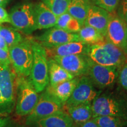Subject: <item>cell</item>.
Listing matches in <instances>:
<instances>
[{"label":"cell","mask_w":127,"mask_h":127,"mask_svg":"<svg viewBox=\"0 0 127 127\" xmlns=\"http://www.w3.org/2000/svg\"><path fill=\"white\" fill-rule=\"evenodd\" d=\"M33 62L30 78L38 93L47 88L50 82L48 59L45 49L36 40L31 39Z\"/></svg>","instance_id":"1"},{"label":"cell","mask_w":127,"mask_h":127,"mask_svg":"<svg viewBox=\"0 0 127 127\" xmlns=\"http://www.w3.org/2000/svg\"><path fill=\"white\" fill-rule=\"evenodd\" d=\"M88 55L98 64L118 69L127 60V55L121 49L106 40L90 45Z\"/></svg>","instance_id":"2"},{"label":"cell","mask_w":127,"mask_h":127,"mask_svg":"<svg viewBox=\"0 0 127 127\" xmlns=\"http://www.w3.org/2000/svg\"><path fill=\"white\" fill-rule=\"evenodd\" d=\"M93 118L97 116L109 115L127 119V103L113 93L98 95L91 103Z\"/></svg>","instance_id":"3"},{"label":"cell","mask_w":127,"mask_h":127,"mask_svg":"<svg viewBox=\"0 0 127 127\" xmlns=\"http://www.w3.org/2000/svg\"><path fill=\"white\" fill-rule=\"evenodd\" d=\"M11 64L18 77H29L33 62L31 39H23L8 48Z\"/></svg>","instance_id":"4"},{"label":"cell","mask_w":127,"mask_h":127,"mask_svg":"<svg viewBox=\"0 0 127 127\" xmlns=\"http://www.w3.org/2000/svg\"><path fill=\"white\" fill-rule=\"evenodd\" d=\"M17 91L18 93L15 112L19 116L29 115L35 107L39 95L30 78L18 77L17 79Z\"/></svg>","instance_id":"5"},{"label":"cell","mask_w":127,"mask_h":127,"mask_svg":"<svg viewBox=\"0 0 127 127\" xmlns=\"http://www.w3.org/2000/svg\"><path fill=\"white\" fill-rule=\"evenodd\" d=\"M34 5L25 3L14 7L9 14L10 23L15 30L30 34L36 30Z\"/></svg>","instance_id":"6"},{"label":"cell","mask_w":127,"mask_h":127,"mask_svg":"<svg viewBox=\"0 0 127 127\" xmlns=\"http://www.w3.org/2000/svg\"><path fill=\"white\" fill-rule=\"evenodd\" d=\"M64 105L47 91L39 96L35 107L28 115L26 124L31 125L40 119L45 118L52 114L63 110Z\"/></svg>","instance_id":"7"},{"label":"cell","mask_w":127,"mask_h":127,"mask_svg":"<svg viewBox=\"0 0 127 127\" xmlns=\"http://www.w3.org/2000/svg\"><path fill=\"white\" fill-rule=\"evenodd\" d=\"M105 40L120 48L127 55V25L117 12L111 13Z\"/></svg>","instance_id":"8"},{"label":"cell","mask_w":127,"mask_h":127,"mask_svg":"<svg viewBox=\"0 0 127 127\" xmlns=\"http://www.w3.org/2000/svg\"><path fill=\"white\" fill-rule=\"evenodd\" d=\"M100 93L96 90L90 77L87 75L82 76L79 78L77 86L64 106L66 108L84 103L92 102Z\"/></svg>","instance_id":"9"},{"label":"cell","mask_w":127,"mask_h":127,"mask_svg":"<svg viewBox=\"0 0 127 127\" xmlns=\"http://www.w3.org/2000/svg\"><path fill=\"white\" fill-rule=\"evenodd\" d=\"M118 68L104 66L91 60L88 75L96 87L101 89L110 88L118 78Z\"/></svg>","instance_id":"10"},{"label":"cell","mask_w":127,"mask_h":127,"mask_svg":"<svg viewBox=\"0 0 127 127\" xmlns=\"http://www.w3.org/2000/svg\"><path fill=\"white\" fill-rule=\"evenodd\" d=\"M74 77L87 76L91 59L88 55L74 54L52 58Z\"/></svg>","instance_id":"11"},{"label":"cell","mask_w":127,"mask_h":127,"mask_svg":"<svg viewBox=\"0 0 127 127\" xmlns=\"http://www.w3.org/2000/svg\"><path fill=\"white\" fill-rule=\"evenodd\" d=\"M17 79L10 65L0 63V92L4 107H11L15 101Z\"/></svg>","instance_id":"12"},{"label":"cell","mask_w":127,"mask_h":127,"mask_svg":"<svg viewBox=\"0 0 127 127\" xmlns=\"http://www.w3.org/2000/svg\"><path fill=\"white\" fill-rule=\"evenodd\" d=\"M35 40L44 48H52L73 41H80L77 33L68 32L54 27L35 38Z\"/></svg>","instance_id":"13"},{"label":"cell","mask_w":127,"mask_h":127,"mask_svg":"<svg viewBox=\"0 0 127 127\" xmlns=\"http://www.w3.org/2000/svg\"><path fill=\"white\" fill-rule=\"evenodd\" d=\"M90 44L81 41H73L52 48H45L47 57L52 58L54 57H63L74 54L88 55Z\"/></svg>","instance_id":"14"},{"label":"cell","mask_w":127,"mask_h":127,"mask_svg":"<svg viewBox=\"0 0 127 127\" xmlns=\"http://www.w3.org/2000/svg\"><path fill=\"white\" fill-rule=\"evenodd\" d=\"M111 13L95 5L90 7L84 25L95 28L105 37Z\"/></svg>","instance_id":"15"},{"label":"cell","mask_w":127,"mask_h":127,"mask_svg":"<svg viewBox=\"0 0 127 127\" xmlns=\"http://www.w3.org/2000/svg\"><path fill=\"white\" fill-rule=\"evenodd\" d=\"M36 30L49 29L55 26L57 17L42 2L34 5Z\"/></svg>","instance_id":"16"},{"label":"cell","mask_w":127,"mask_h":127,"mask_svg":"<svg viewBox=\"0 0 127 127\" xmlns=\"http://www.w3.org/2000/svg\"><path fill=\"white\" fill-rule=\"evenodd\" d=\"M79 78V77H76L71 80L66 81L54 86H50L48 84L46 91L53 95L64 105L70 97L74 88L77 86Z\"/></svg>","instance_id":"17"},{"label":"cell","mask_w":127,"mask_h":127,"mask_svg":"<svg viewBox=\"0 0 127 127\" xmlns=\"http://www.w3.org/2000/svg\"><path fill=\"white\" fill-rule=\"evenodd\" d=\"M32 125L39 127H72L74 123L67 112L61 110L38 120Z\"/></svg>","instance_id":"18"},{"label":"cell","mask_w":127,"mask_h":127,"mask_svg":"<svg viewBox=\"0 0 127 127\" xmlns=\"http://www.w3.org/2000/svg\"><path fill=\"white\" fill-rule=\"evenodd\" d=\"M74 124H80L93 118L91 102L84 103L65 108Z\"/></svg>","instance_id":"19"},{"label":"cell","mask_w":127,"mask_h":127,"mask_svg":"<svg viewBox=\"0 0 127 127\" xmlns=\"http://www.w3.org/2000/svg\"><path fill=\"white\" fill-rule=\"evenodd\" d=\"M48 72L50 86H54L75 77L52 58L48 60Z\"/></svg>","instance_id":"20"},{"label":"cell","mask_w":127,"mask_h":127,"mask_svg":"<svg viewBox=\"0 0 127 127\" xmlns=\"http://www.w3.org/2000/svg\"><path fill=\"white\" fill-rule=\"evenodd\" d=\"M92 5L91 0H71L67 12L84 25Z\"/></svg>","instance_id":"21"},{"label":"cell","mask_w":127,"mask_h":127,"mask_svg":"<svg viewBox=\"0 0 127 127\" xmlns=\"http://www.w3.org/2000/svg\"><path fill=\"white\" fill-rule=\"evenodd\" d=\"M80 41L93 45L105 41V37L100 32L91 26L84 25L77 33Z\"/></svg>","instance_id":"22"},{"label":"cell","mask_w":127,"mask_h":127,"mask_svg":"<svg viewBox=\"0 0 127 127\" xmlns=\"http://www.w3.org/2000/svg\"><path fill=\"white\" fill-rule=\"evenodd\" d=\"M99 127H126L127 119L115 116L102 115L93 118Z\"/></svg>","instance_id":"23"},{"label":"cell","mask_w":127,"mask_h":127,"mask_svg":"<svg viewBox=\"0 0 127 127\" xmlns=\"http://www.w3.org/2000/svg\"><path fill=\"white\" fill-rule=\"evenodd\" d=\"M0 35L4 38L8 48L19 43L23 39L21 34L15 28L5 27L1 25Z\"/></svg>","instance_id":"24"},{"label":"cell","mask_w":127,"mask_h":127,"mask_svg":"<svg viewBox=\"0 0 127 127\" xmlns=\"http://www.w3.org/2000/svg\"><path fill=\"white\" fill-rule=\"evenodd\" d=\"M42 2L58 17L67 12L71 0H42Z\"/></svg>","instance_id":"25"},{"label":"cell","mask_w":127,"mask_h":127,"mask_svg":"<svg viewBox=\"0 0 127 127\" xmlns=\"http://www.w3.org/2000/svg\"><path fill=\"white\" fill-rule=\"evenodd\" d=\"M93 5L104 9L109 13L117 11L120 0H91Z\"/></svg>","instance_id":"26"},{"label":"cell","mask_w":127,"mask_h":127,"mask_svg":"<svg viewBox=\"0 0 127 127\" xmlns=\"http://www.w3.org/2000/svg\"><path fill=\"white\" fill-rule=\"evenodd\" d=\"M82 26L83 25L78 20L71 17V18L66 23L64 30L68 32L78 33Z\"/></svg>","instance_id":"27"},{"label":"cell","mask_w":127,"mask_h":127,"mask_svg":"<svg viewBox=\"0 0 127 127\" xmlns=\"http://www.w3.org/2000/svg\"><path fill=\"white\" fill-rule=\"evenodd\" d=\"M118 78L121 86L127 90V60L118 69Z\"/></svg>","instance_id":"28"},{"label":"cell","mask_w":127,"mask_h":127,"mask_svg":"<svg viewBox=\"0 0 127 127\" xmlns=\"http://www.w3.org/2000/svg\"><path fill=\"white\" fill-rule=\"evenodd\" d=\"M117 11V14L125 21L127 25V0H120Z\"/></svg>","instance_id":"29"},{"label":"cell","mask_w":127,"mask_h":127,"mask_svg":"<svg viewBox=\"0 0 127 127\" xmlns=\"http://www.w3.org/2000/svg\"><path fill=\"white\" fill-rule=\"evenodd\" d=\"M0 63L10 65L11 61L8 51H6L0 48Z\"/></svg>","instance_id":"30"},{"label":"cell","mask_w":127,"mask_h":127,"mask_svg":"<svg viewBox=\"0 0 127 127\" xmlns=\"http://www.w3.org/2000/svg\"><path fill=\"white\" fill-rule=\"evenodd\" d=\"M3 23H10V19L7 11L0 6V24Z\"/></svg>","instance_id":"31"},{"label":"cell","mask_w":127,"mask_h":127,"mask_svg":"<svg viewBox=\"0 0 127 127\" xmlns=\"http://www.w3.org/2000/svg\"><path fill=\"white\" fill-rule=\"evenodd\" d=\"M75 127H99L93 118L80 124H74Z\"/></svg>","instance_id":"32"},{"label":"cell","mask_w":127,"mask_h":127,"mask_svg":"<svg viewBox=\"0 0 127 127\" xmlns=\"http://www.w3.org/2000/svg\"><path fill=\"white\" fill-rule=\"evenodd\" d=\"M0 48L6 51H8V47L7 43L1 35H0Z\"/></svg>","instance_id":"33"},{"label":"cell","mask_w":127,"mask_h":127,"mask_svg":"<svg viewBox=\"0 0 127 127\" xmlns=\"http://www.w3.org/2000/svg\"><path fill=\"white\" fill-rule=\"evenodd\" d=\"M8 124V120L5 118H0V127H4Z\"/></svg>","instance_id":"34"},{"label":"cell","mask_w":127,"mask_h":127,"mask_svg":"<svg viewBox=\"0 0 127 127\" xmlns=\"http://www.w3.org/2000/svg\"><path fill=\"white\" fill-rule=\"evenodd\" d=\"M9 0H0V6L1 7H5L8 4Z\"/></svg>","instance_id":"35"},{"label":"cell","mask_w":127,"mask_h":127,"mask_svg":"<svg viewBox=\"0 0 127 127\" xmlns=\"http://www.w3.org/2000/svg\"><path fill=\"white\" fill-rule=\"evenodd\" d=\"M4 127H25L23 126V125H18V124H11V125H9L8 124Z\"/></svg>","instance_id":"36"},{"label":"cell","mask_w":127,"mask_h":127,"mask_svg":"<svg viewBox=\"0 0 127 127\" xmlns=\"http://www.w3.org/2000/svg\"><path fill=\"white\" fill-rule=\"evenodd\" d=\"M2 106H4V102H3L2 95H1V92H0V107H2Z\"/></svg>","instance_id":"37"},{"label":"cell","mask_w":127,"mask_h":127,"mask_svg":"<svg viewBox=\"0 0 127 127\" xmlns=\"http://www.w3.org/2000/svg\"><path fill=\"white\" fill-rule=\"evenodd\" d=\"M35 125V127H38V126H36V125Z\"/></svg>","instance_id":"38"},{"label":"cell","mask_w":127,"mask_h":127,"mask_svg":"<svg viewBox=\"0 0 127 127\" xmlns=\"http://www.w3.org/2000/svg\"><path fill=\"white\" fill-rule=\"evenodd\" d=\"M75 127V126H74V125H73V127Z\"/></svg>","instance_id":"39"}]
</instances>
